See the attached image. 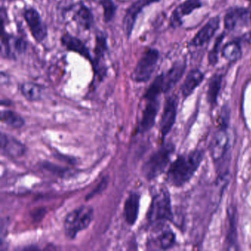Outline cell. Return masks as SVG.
Instances as JSON below:
<instances>
[{
    "label": "cell",
    "instance_id": "8",
    "mask_svg": "<svg viewBox=\"0 0 251 251\" xmlns=\"http://www.w3.org/2000/svg\"><path fill=\"white\" fill-rule=\"evenodd\" d=\"M23 17L30 30L32 37L37 44H42L48 37V27L44 23L40 13L33 7L26 8Z\"/></svg>",
    "mask_w": 251,
    "mask_h": 251
},
{
    "label": "cell",
    "instance_id": "19",
    "mask_svg": "<svg viewBox=\"0 0 251 251\" xmlns=\"http://www.w3.org/2000/svg\"><path fill=\"white\" fill-rule=\"evenodd\" d=\"M185 65L182 63H176L166 73H163L164 93L171 90L181 78L184 73Z\"/></svg>",
    "mask_w": 251,
    "mask_h": 251
},
{
    "label": "cell",
    "instance_id": "20",
    "mask_svg": "<svg viewBox=\"0 0 251 251\" xmlns=\"http://www.w3.org/2000/svg\"><path fill=\"white\" fill-rule=\"evenodd\" d=\"M140 196L139 194L133 192L129 195L124 205L125 219L127 224L133 226L137 220L139 211Z\"/></svg>",
    "mask_w": 251,
    "mask_h": 251
},
{
    "label": "cell",
    "instance_id": "21",
    "mask_svg": "<svg viewBox=\"0 0 251 251\" xmlns=\"http://www.w3.org/2000/svg\"><path fill=\"white\" fill-rule=\"evenodd\" d=\"M204 79V75L200 70H193L186 76L181 88L182 94L184 98L189 97L195 89L201 84Z\"/></svg>",
    "mask_w": 251,
    "mask_h": 251
},
{
    "label": "cell",
    "instance_id": "9",
    "mask_svg": "<svg viewBox=\"0 0 251 251\" xmlns=\"http://www.w3.org/2000/svg\"><path fill=\"white\" fill-rule=\"evenodd\" d=\"M158 2L160 0H136L127 8L123 17V32L128 40L131 37L139 16L145 8Z\"/></svg>",
    "mask_w": 251,
    "mask_h": 251
},
{
    "label": "cell",
    "instance_id": "24",
    "mask_svg": "<svg viewBox=\"0 0 251 251\" xmlns=\"http://www.w3.org/2000/svg\"><path fill=\"white\" fill-rule=\"evenodd\" d=\"M1 121L14 128H20L25 125V120L20 114L10 110L1 112Z\"/></svg>",
    "mask_w": 251,
    "mask_h": 251
},
{
    "label": "cell",
    "instance_id": "27",
    "mask_svg": "<svg viewBox=\"0 0 251 251\" xmlns=\"http://www.w3.org/2000/svg\"><path fill=\"white\" fill-rule=\"evenodd\" d=\"M222 54L226 59L230 61H235L240 58L242 50L238 42H230L223 47Z\"/></svg>",
    "mask_w": 251,
    "mask_h": 251
},
{
    "label": "cell",
    "instance_id": "4",
    "mask_svg": "<svg viewBox=\"0 0 251 251\" xmlns=\"http://www.w3.org/2000/svg\"><path fill=\"white\" fill-rule=\"evenodd\" d=\"M159 51L147 48L132 72L130 78L136 83H147L151 80L159 61Z\"/></svg>",
    "mask_w": 251,
    "mask_h": 251
},
{
    "label": "cell",
    "instance_id": "31",
    "mask_svg": "<svg viewBox=\"0 0 251 251\" xmlns=\"http://www.w3.org/2000/svg\"><path fill=\"white\" fill-rule=\"evenodd\" d=\"M2 2H7V3H12V2H16L17 0H2Z\"/></svg>",
    "mask_w": 251,
    "mask_h": 251
},
{
    "label": "cell",
    "instance_id": "30",
    "mask_svg": "<svg viewBox=\"0 0 251 251\" xmlns=\"http://www.w3.org/2000/svg\"><path fill=\"white\" fill-rule=\"evenodd\" d=\"M242 41L246 42V43L251 45V30L248 31V33H245L242 37Z\"/></svg>",
    "mask_w": 251,
    "mask_h": 251
},
{
    "label": "cell",
    "instance_id": "28",
    "mask_svg": "<svg viewBox=\"0 0 251 251\" xmlns=\"http://www.w3.org/2000/svg\"><path fill=\"white\" fill-rule=\"evenodd\" d=\"M223 40V34L219 36V37L216 39L215 44H214V48L211 50L208 55V61L210 64H215L217 62V58H218L219 50H220V45H221L222 42Z\"/></svg>",
    "mask_w": 251,
    "mask_h": 251
},
{
    "label": "cell",
    "instance_id": "29",
    "mask_svg": "<svg viewBox=\"0 0 251 251\" xmlns=\"http://www.w3.org/2000/svg\"><path fill=\"white\" fill-rule=\"evenodd\" d=\"M108 182V180L107 179V177H105V178L102 179L100 183L97 186V188L95 190L92 191V193H91L90 195H88L87 198H89V199H90V198H93L95 195H97L98 194L100 193L101 192H102V191L107 187Z\"/></svg>",
    "mask_w": 251,
    "mask_h": 251
},
{
    "label": "cell",
    "instance_id": "7",
    "mask_svg": "<svg viewBox=\"0 0 251 251\" xmlns=\"http://www.w3.org/2000/svg\"><path fill=\"white\" fill-rule=\"evenodd\" d=\"M148 216L150 221L153 223L160 224L171 220L173 217L171 201L167 191L161 190L154 197Z\"/></svg>",
    "mask_w": 251,
    "mask_h": 251
},
{
    "label": "cell",
    "instance_id": "16",
    "mask_svg": "<svg viewBox=\"0 0 251 251\" xmlns=\"http://www.w3.org/2000/svg\"><path fill=\"white\" fill-rule=\"evenodd\" d=\"M201 0H186L173 11L170 17V25L174 28L180 27L183 17L192 14L194 11L201 8Z\"/></svg>",
    "mask_w": 251,
    "mask_h": 251
},
{
    "label": "cell",
    "instance_id": "5",
    "mask_svg": "<svg viewBox=\"0 0 251 251\" xmlns=\"http://www.w3.org/2000/svg\"><path fill=\"white\" fill-rule=\"evenodd\" d=\"M173 152V145L167 144L154 152L142 167V173L145 177L148 180H152L160 176L168 165Z\"/></svg>",
    "mask_w": 251,
    "mask_h": 251
},
{
    "label": "cell",
    "instance_id": "6",
    "mask_svg": "<svg viewBox=\"0 0 251 251\" xmlns=\"http://www.w3.org/2000/svg\"><path fill=\"white\" fill-rule=\"evenodd\" d=\"M5 27L1 25V57L8 61H17L27 52L28 42L22 36L8 33Z\"/></svg>",
    "mask_w": 251,
    "mask_h": 251
},
{
    "label": "cell",
    "instance_id": "32",
    "mask_svg": "<svg viewBox=\"0 0 251 251\" xmlns=\"http://www.w3.org/2000/svg\"><path fill=\"white\" fill-rule=\"evenodd\" d=\"M250 2H251V0H249Z\"/></svg>",
    "mask_w": 251,
    "mask_h": 251
},
{
    "label": "cell",
    "instance_id": "3",
    "mask_svg": "<svg viewBox=\"0 0 251 251\" xmlns=\"http://www.w3.org/2000/svg\"><path fill=\"white\" fill-rule=\"evenodd\" d=\"M94 209L91 206L83 205L76 208L67 216L64 222L66 236L74 239L77 233L90 226L93 220Z\"/></svg>",
    "mask_w": 251,
    "mask_h": 251
},
{
    "label": "cell",
    "instance_id": "1",
    "mask_svg": "<svg viewBox=\"0 0 251 251\" xmlns=\"http://www.w3.org/2000/svg\"><path fill=\"white\" fill-rule=\"evenodd\" d=\"M203 158V152L200 150L180 155L170 166L167 172V181L175 186L187 183L198 170Z\"/></svg>",
    "mask_w": 251,
    "mask_h": 251
},
{
    "label": "cell",
    "instance_id": "11",
    "mask_svg": "<svg viewBox=\"0 0 251 251\" xmlns=\"http://www.w3.org/2000/svg\"><path fill=\"white\" fill-rule=\"evenodd\" d=\"M61 44L66 50L78 54L92 65L94 58L90 50L81 39L70 33H65L61 37Z\"/></svg>",
    "mask_w": 251,
    "mask_h": 251
},
{
    "label": "cell",
    "instance_id": "18",
    "mask_svg": "<svg viewBox=\"0 0 251 251\" xmlns=\"http://www.w3.org/2000/svg\"><path fill=\"white\" fill-rule=\"evenodd\" d=\"M219 25L220 19L218 17L211 19L192 39L191 42L192 46L198 48L206 44L214 36V33L219 28Z\"/></svg>",
    "mask_w": 251,
    "mask_h": 251
},
{
    "label": "cell",
    "instance_id": "2",
    "mask_svg": "<svg viewBox=\"0 0 251 251\" xmlns=\"http://www.w3.org/2000/svg\"><path fill=\"white\" fill-rule=\"evenodd\" d=\"M109 52L108 36L102 31H98L95 36V49H94V61L92 67L93 70V83H101L108 75V67L105 64V56Z\"/></svg>",
    "mask_w": 251,
    "mask_h": 251
},
{
    "label": "cell",
    "instance_id": "12",
    "mask_svg": "<svg viewBox=\"0 0 251 251\" xmlns=\"http://www.w3.org/2000/svg\"><path fill=\"white\" fill-rule=\"evenodd\" d=\"M76 5L77 8L73 13L72 20L79 27L86 31H89L95 25V14L92 10L82 1Z\"/></svg>",
    "mask_w": 251,
    "mask_h": 251
},
{
    "label": "cell",
    "instance_id": "22",
    "mask_svg": "<svg viewBox=\"0 0 251 251\" xmlns=\"http://www.w3.org/2000/svg\"><path fill=\"white\" fill-rule=\"evenodd\" d=\"M23 96L30 102L41 100L43 96L44 89L41 85L33 82H25L20 86Z\"/></svg>",
    "mask_w": 251,
    "mask_h": 251
},
{
    "label": "cell",
    "instance_id": "23",
    "mask_svg": "<svg viewBox=\"0 0 251 251\" xmlns=\"http://www.w3.org/2000/svg\"><path fill=\"white\" fill-rule=\"evenodd\" d=\"M158 246L161 249L167 250L173 246L176 242V236L171 229L168 227H160L158 230V235L155 238Z\"/></svg>",
    "mask_w": 251,
    "mask_h": 251
},
{
    "label": "cell",
    "instance_id": "25",
    "mask_svg": "<svg viewBox=\"0 0 251 251\" xmlns=\"http://www.w3.org/2000/svg\"><path fill=\"white\" fill-rule=\"evenodd\" d=\"M222 80H223V77L221 75H216L210 80L207 97H208V102L211 105H214L217 102V98H218L219 93L221 89Z\"/></svg>",
    "mask_w": 251,
    "mask_h": 251
},
{
    "label": "cell",
    "instance_id": "26",
    "mask_svg": "<svg viewBox=\"0 0 251 251\" xmlns=\"http://www.w3.org/2000/svg\"><path fill=\"white\" fill-rule=\"evenodd\" d=\"M100 5L103 10V22L105 24L111 23L117 14L118 6L114 0H100Z\"/></svg>",
    "mask_w": 251,
    "mask_h": 251
},
{
    "label": "cell",
    "instance_id": "17",
    "mask_svg": "<svg viewBox=\"0 0 251 251\" xmlns=\"http://www.w3.org/2000/svg\"><path fill=\"white\" fill-rule=\"evenodd\" d=\"M1 151L12 158L21 157L25 152V147L20 141L7 133H1Z\"/></svg>",
    "mask_w": 251,
    "mask_h": 251
},
{
    "label": "cell",
    "instance_id": "13",
    "mask_svg": "<svg viewBox=\"0 0 251 251\" xmlns=\"http://www.w3.org/2000/svg\"><path fill=\"white\" fill-rule=\"evenodd\" d=\"M228 145V135L226 123L221 125L220 128L216 132L211 142V153L214 161L223 158Z\"/></svg>",
    "mask_w": 251,
    "mask_h": 251
},
{
    "label": "cell",
    "instance_id": "10",
    "mask_svg": "<svg viewBox=\"0 0 251 251\" xmlns=\"http://www.w3.org/2000/svg\"><path fill=\"white\" fill-rule=\"evenodd\" d=\"M251 24V11L246 8H232L224 19L225 27L229 31L247 27Z\"/></svg>",
    "mask_w": 251,
    "mask_h": 251
},
{
    "label": "cell",
    "instance_id": "14",
    "mask_svg": "<svg viewBox=\"0 0 251 251\" xmlns=\"http://www.w3.org/2000/svg\"><path fill=\"white\" fill-rule=\"evenodd\" d=\"M146 102L139 126V130L142 133L149 131L153 127L160 107L158 98L146 99Z\"/></svg>",
    "mask_w": 251,
    "mask_h": 251
},
{
    "label": "cell",
    "instance_id": "15",
    "mask_svg": "<svg viewBox=\"0 0 251 251\" xmlns=\"http://www.w3.org/2000/svg\"><path fill=\"white\" fill-rule=\"evenodd\" d=\"M177 105L176 97H170L166 101L161 120V132L163 136L168 134L175 124L177 114Z\"/></svg>",
    "mask_w": 251,
    "mask_h": 251
}]
</instances>
